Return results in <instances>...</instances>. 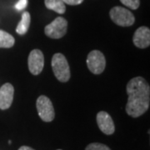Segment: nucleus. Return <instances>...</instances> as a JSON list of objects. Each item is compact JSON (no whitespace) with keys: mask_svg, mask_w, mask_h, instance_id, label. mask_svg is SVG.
<instances>
[{"mask_svg":"<svg viewBox=\"0 0 150 150\" xmlns=\"http://www.w3.org/2000/svg\"><path fill=\"white\" fill-rule=\"evenodd\" d=\"M30 21H31V18H30L29 13L28 12H24L22 14L21 21L19 22V23L17 26L16 32L20 35L25 34L27 33L28 28H29Z\"/></svg>","mask_w":150,"mask_h":150,"instance_id":"obj_11","label":"nucleus"},{"mask_svg":"<svg viewBox=\"0 0 150 150\" xmlns=\"http://www.w3.org/2000/svg\"><path fill=\"white\" fill-rule=\"evenodd\" d=\"M38 113L44 122H51L54 118V109L53 103L48 97H38L36 103Z\"/></svg>","mask_w":150,"mask_h":150,"instance_id":"obj_6","label":"nucleus"},{"mask_svg":"<svg viewBox=\"0 0 150 150\" xmlns=\"http://www.w3.org/2000/svg\"><path fill=\"white\" fill-rule=\"evenodd\" d=\"M87 65L88 69L94 74H100L103 72L106 66L104 55L98 50H93L87 58Z\"/></svg>","mask_w":150,"mask_h":150,"instance_id":"obj_5","label":"nucleus"},{"mask_svg":"<svg viewBox=\"0 0 150 150\" xmlns=\"http://www.w3.org/2000/svg\"><path fill=\"white\" fill-rule=\"evenodd\" d=\"M52 68L54 75L60 82L69 80L70 69L68 61L62 54H55L52 59Z\"/></svg>","mask_w":150,"mask_h":150,"instance_id":"obj_2","label":"nucleus"},{"mask_svg":"<svg viewBox=\"0 0 150 150\" xmlns=\"http://www.w3.org/2000/svg\"><path fill=\"white\" fill-rule=\"evenodd\" d=\"M44 57L43 53L38 49H33L28 56V69L33 75L39 74L43 69Z\"/></svg>","mask_w":150,"mask_h":150,"instance_id":"obj_7","label":"nucleus"},{"mask_svg":"<svg viewBox=\"0 0 150 150\" xmlns=\"http://www.w3.org/2000/svg\"><path fill=\"white\" fill-rule=\"evenodd\" d=\"M28 6V0H18V2L15 4V8L20 11L24 9Z\"/></svg>","mask_w":150,"mask_h":150,"instance_id":"obj_16","label":"nucleus"},{"mask_svg":"<svg viewBox=\"0 0 150 150\" xmlns=\"http://www.w3.org/2000/svg\"><path fill=\"white\" fill-rule=\"evenodd\" d=\"M15 39L8 33L0 30V48H11L14 45Z\"/></svg>","mask_w":150,"mask_h":150,"instance_id":"obj_13","label":"nucleus"},{"mask_svg":"<svg viewBox=\"0 0 150 150\" xmlns=\"http://www.w3.org/2000/svg\"><path fill=\"white\" fill-rule=\"evenodd\" d=\"M62 1L69 5H79L83 3V0H62Z\"/></svg>","mask_w":150,"mask_h":150,"instance_id":"obj_17","label":"nucleus"},{"mask_svg":"<svg viewBox=\"0 0 150 150\" xmlns=\"http://www.w3.org/2000/svg\"><path fill=\"white\" fill-rule=\"evenodd\" d=\"M58 150H61V149H58Z\"/></svg>","mask_w":150,"mask_h":150,"instance_id":"obj_19","label":"nucleus"},{"mask_svg":"<svg viewBox=\"0 0 150 150\" xmlns=\"http://www.w3.org/2000/svg\"><path fill=\"white\" fill-rule=\"evenodd\" d=\"M123 5L127 6L132 9H137L140 4L139 0H120Z\"/></svg>","mask_w":150,"mask_h":150,"instance_id":"obj_15","label":"nucleus"},{"mask_svg":"<svg viewBox=\"0 0 150 150\" xmlns=\"http://www.w3.org/2000/svg\"><path fill=\"white\" fill-rule=\"evenodd\" d=\"M97 123L99 129L107 135L112 134L115 131L113 121L107 112L101 111L97 114Z\"/></svg>","mask_w":150,"mask_h":150,"instance_id":"obj_8","label":"nucleus"},{"mask_svg":"<svg viewBox=\"0 0 150 150\" xmlns=\"http://www.w3.org/2000/svg\"><path fill=\"white\" fill-rule=\"evenodd\" d=\"M110 18L117 25L129 27L134 24L135 18L134 14L128 9L122 7H114L110 10Z\"/></svg>","mask_w":150,"mask_h":150,"instance_id":"obj_3","label":"nucleus"},{"mask_svg":"<svg viewBox=\"0 0 150 150\" xmlns=\"http://www.w3.org/2000/svg\"><path fill=\"white\" fill-rule=\"evenodd\" d=\"M126 90L129 95L126 112L131 117L138 118L149 108V85L144 78L136 77L128 83Z\"/></svg>","mask_w":150,"mask_h":150,"instance_id":"obj_1","label":"nucleus"},{"mask_svg":"<svg viewBox=\"0 0 150 150\" xmlns=\"http://www.w3.org/2000/svg\"><path fill=\"white\" fill-rule=\"evenodd\" d=\"M14 94V88L13 85L7 83L0 88V108L5 110L10 107Z\"/></svg>","mask_w":150,"mask_h":150,"instance_id":"obj_9","label":"nucleus"},{"mask_svg":"<svg viewBox=\"0 0 150 150\" xmlns=\"http://www.w3.org/2000/svg\"><path fill=\"white\" fill-rule=\"evenodd\" d=\"M67 28V20L62 17H58L51 23L45 27L44 33L48 37L51 38H61L66 34Z\"/></svg>","mask_w":150,"mask_h":150,"instance_id":"obj_4","label":"nucleus"},{"mask_svg":"<svg viewBox=\"0 0 150 150\" xmlns=\"http://www.w3.org/2000/svg\"><path fill=\"white\" fill-rule=\"evenodd\" d=\"M44 3L46 8L50 10H54V12L60 14L65 13V4L62 0H45Z\"/></svg>","mask_w":150,"mask_h":150,"instance_id":"obj_12","label":"nucleus"},{"mask_svg":"<svg viewBox=\"0 0 150 150\" xmlns=\"http://www.w3.org/2000/svg\"><path fill=\"white\" fill-rule=\"evenodd\" d=\"M18 150H34V149H33L32 148L28 147V146H22L21 148H20Z\"/></svg>","mask_w":150,"mask_h":150,"instance_id":"obj_18","label":"nucleus"},{"mask_svg":"<svg viewBox=\"0 0 150 150\" xmlns=\"http://www.w3.org/2000/svg\"><path fill=\"white\" fill-rule=\"evenodd\" d=\"M134 45L139 48H145L150 45V30L147 27L139 28L133 38Z\"/></svg>","mask_w":150,"mask_h":150,"instance_id":"obj_10","label":"nucleus"},{"mask_svg":"<svg viewBox=\"0 0 150 150\" xmlns=\"http://www.w3.org/2000/svg\"><path fill=\"white\" fill-rule=\"evenodd\" d=\"M85 150H111L108 146L103 144H98V143H93L87 146Z\"/></svg>","mask_w":150,"mask_h":150,"instance_id":"obj_14","label":"nucleus"}]
</instances>
